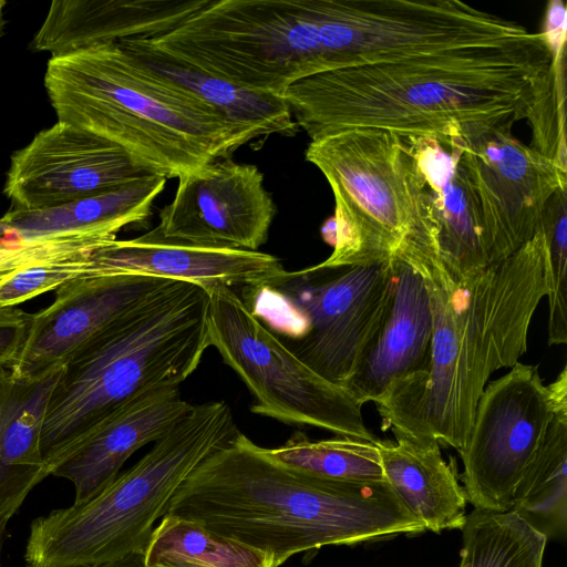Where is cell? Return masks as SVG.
Segmentation results:
<instances>
[{"instance_id":"5bb4252c","label":"cell","mask_w":567,"mask_h":567,"mask_svg":"<svg viewBox=\"0 0 567 567\" xmlns=\"http://www.w3.org/2000/svg\"><path fill=\"white\" fill-rule=\"evenodd\" d=\"M148 174L121 146L56 122L12 154L3 192L13 209L33 212L97 195Z\"/></svg>"},{"instance_id":"6da1fadb","label":"cell","mask_w":567,"mask_h":567,"mask_svg":"<svg viewBox=\"0 0 567 567\" xmlns=\"http://www.w3.org/2000/svg\"><path fill=\"white\" fill-rule=\"evenodd\" d=\"M545 256L540 224L513 255L466 276L445 264L436 237L399 252L395 258L424 282L433 329L425 371L393 384L375 403L383 429L464 447L491 374L513 367L527 350L533 316L546 295Z\"/></svg>"},{"instance_id":"e0dca14e","label":"cell","mask_w":567,"mask_h":567,"mask_svg":"<svg viewBox=\"0 0 567 567\" xmlns=\"http://www.w3.org/2000/svg\"><path fill=\"white\" fill-rule=\"evenodd\" d=\"M93 257L100 276L142 275L189 281L205 289L221 285L236 291L285 270L270 254L194 246L150 233L133 239L106 240L95 248Z\"/></svg>"},{"instance_id":"d6a6232c","label":"cell","mask_w":567,"mask_h":567,"mask_svg":"<svg viewBox=\"0 0 567 567\" xmlns=\"http://www.w3.org/2000/svg\"><path fill=\"white\" fill-rule=\"evenodd\" d=\"M7 2L3 0H0V38L3 34L4 28H6V19H4V8Z\"/></svg>"},{"instance_id":"ac0fdd59","label":"cell","mask_w":567,"mask_h":567,"mask_svg":"<svg viewBox=\"0 0 567 567\" xmlns=\"http://www.w3.org/2000/svg\"><path fill=\"white\" fill-rule=\"evenodd\" d=\"M393 284L384 320L344 389L362 405L377 403L393 384L425 371L433 320L421 276L404 260L392 259Z\"/></svg>"},{"instance_id":"83f0119b","label":"cell","mask_w":567,"mask_h":567,"mask_svg":"<svg viewBox=\"0 0 567 567\" xmlns=\"http://www.w3.org/2000/svg\"><path fill=\"white\" fill-rule=\"evenodd\" d=\"M375 442L344 436L312 441L297 431L282 445L266 451L279 463L313 476L347 482H383L385 478Z\"/></svg>"},{"instance_id":"52a82bcc","label":"cell","mask_w":567,"mask_h":567,"mask_svg":"<svg viewBox=\"0 0 567 567\" xmlns=\"http://www.w3.org/2000/svg\"><path fill=\"white\" fill-rule=\"evenodd\" d=\"M306 161L334 198L331 255L344 267L389 261L408 244L436 234L421 174L403 135L373 127L338 130L311 140Z\"/></svg>"},{"instance_id":"d4e9b609","label":"cell","mask_w":567,"mask_h":567,"mask_svg":"<svg viewBox=\"0 0 567 567\" xmlns=\"http://www.w3.org/2000/svg\"><path fill=\"white\" fill-rule=\"evenodd\" d=\"M461 530L458 567H543L547 538L512 511L474 508Z\"/></svg>"},{"instance_id":"277c9868","label":"cell","mask_w":567,"mask_h":567,"mask_svg":"<svg viewBox=\"0 0 567 567\" xmlns=\"http://www.w3.org/2000/svg\"><path fill=\"white\" fill-rule=\"evenodd\" d=\"M44 86L58 122L121 146L166 179L230 158L259 137L152 74L117 42L51 56Z\"/></svg>"},{"instance_id":"4fadbf2b","label":"cell","mask_w":567,"mask_h":567,"mask_svg":"<svg viewBox=\"0 0 567 567\" xmlns=\"http://www.w3.org/2000/svg\"><path fill=\"white\" fill-rule=\"evenodd\" d=\"M177 179L175 196L161 209L151 235L249 251L266 243L277 208L256 165L217 159Z\"/></svg>"},{"instance_id":"44dd1931","label":"cell","mask_w":567,"mask_h":567,"mask_svg":"<svg viewBox=\"0 0 567 567\" xmlns=\"http://www.w3.org/2000/svg\"><path fill=\"white\" fill-rule=\"evenodd\" d=\"M117 43L152 74L259 137L293 136L299 128L280 95L251 90L209 73L157 48L148 38H128Z\"/></svg>"},{"instance_id":"d6986e66","label":"cell","mask_w":567,"mask_h":567,"mask_svg":"<svg viewBox=\"0 0 567 567\" xmlns=\"http://www.w3.org/2000/svg\"><path fill=\"white\" fill-rule=\"evenodd\" d=\"M210 0H54L31 47L51 56L165 33Z\"/></svg>"},{"instance_id":"30bf717a","label":"cell","mask_w":567,"mask_h":567,"mask_svg":"<svg viewBox=\"0 0 567 567\" xmlns=\"http://www.w3.org/2000/svg\"><path fill=\"white\" fill-rule=\"evenodd\" d=\"M175 281L132 274L75 278L56 288L54 301L33 315L0 308V360L14 378H41Z\"/></svg>"},{"instance_id":"7a4b0ae2","label":"cell","mask_w":567,"mask_h":567,"mask_svg":"<svg viewBox=\"0 0 567 567\" xmlns=\"http://www.w3.org/2000/svg\"><path fill=\"white\" fill-rule=\"evenodd\" d=\"M550 63L543 32L321 72L281 94L313 140L350 127L400 135L473 134L527 117Z\"/></svg>"},{"instance_id":"603a6c76","label":"cell","mask_w":567,"mask_h":567,"mask_svg":"<svg viewBox=\"0 0 567 567\" xmlns=\"http://www.w3.org/2000/svg\"><path fill=\"white\" fill-rule=\"evenodd\" d=\"M166 178L148 174L117 188L70 204L33 212L10 209L1 219L25 239L86 234L116 238L124 227L146 220Z\"/></svg>"},{"instance_id":"cb8c5ba5","label":"cell","mask_w":567,"mask_h":567,"mask_svg":"<svg viewBox=\"0 0 567 567\" xmlns=\"http://www.w3.org/2000/svg\"><path fill=\"white\" fill-rule=\"evenodd\" d=\"M509 511L547 540L567 532V412H555L517 482Z\"/></svg>"},{"instance_id":"f1b7e54d","label":"cell","mask_w":567,"mask_h":567,"mask_svg":"<svg viewBox=\"0 0 567 567\" xmlns=\"http://www.w3.org/2000/svg\"><path fill=\"white\" fill-rule=\"evenodd\" d=\"M545 234V285L549 307L548 342H567V194L559 189L540 221Z\"/></svg>"},{"instance_id":"ba28073f","label":"cell","mask_w":567,"mask_h":567,"mask_svg":"<svg viewBox=\"0 0 567 567\" xmlns=\"http://www.w3.org/2000/svg\"><path fill=\"white\" fill-rule=\"evenodd\" d=\"M392 284L391 259L285 269L235 291L251 315L300 361L343 388L380 330Z\"/></svg>"},{"instance_id":"f546056e","label":"cell","mask_w":567,"mask_h":567,"mask_svg":"<svg viewBox=\"0 0 567 567\" xmlns=\"http://www.w3.org/2000/svg\"><path fill=\"white\" fill-rule=\"evenodd\" d=\"M27 567H146L144 564L143 555L132 554L121 558L111 559L106 561L74 564L63 566H37L28 564Z\"/></svg>"},{"instance_id":"1f68e13d","label":"cell","mask_w":567,"mask_h":567,"mask_svg":"<svg viewBox=\"0 0 567 567\" xmlns=\"http://www.w3.org/2000/svg\"><path fill=\"white\" fill-rule=\"evenodd\" d=\"M154 567H207V566L197 565V564H193V563H163V564L156 565ZM266 567H279V565L274 559Z\"/></svg>"},{"instance_id":"7c38bea8","label":"cell","mask_w":567,"mask_h":567,"mask_svg":"<svg viewBox=\"0 0 567 567\" xmlns=\"http://www.w3.org/2000/svg\"><path fill=\"white\" fill-rule=\"evenodd\" d=\"M502 125L463 136V154L484 224L489 264L503 260L536 234L567 172Z\"/></svg>"},{"instance_id":"ffe728a7","label":"cell","mask_w":567,"mask_h":567,"mask_svg":"<svg viewBox=\"0 0 567 567\" xmlns=\"http://www.w3.org/2000/svg\"><path fill=\"white\" fill-rule=\"evenodd\" d=\"M63 365L32 380L18 379L0 360V524L49 476L40 437Z\"/></svg>"},{"instance_id":"7402d4cb","label":"cell","mask_w":567,"mask_h":567,"mask_svg":"<svg viewBox=\"0 0 567 567\" xmlns=\"http://www.w3.org/2000/svg\"><path fill=\"white\" fill-rule=\"evenodd\" d=\"M394 437L375 442L385 481L425 530L462 529L467 498L455 460L446 462L435 440Z\"/></svg>"},{"instance_id":"9a60e30c","label":"cell","mask_w":567,"mask_h":567,"mask_svg":"<svg viewBox=\"0 0 567 567\" xmlns=\"http://www.w3.org/2000/svg\"><path fill=\"white\" fill-rule=\"evenodd\" d=\"M421 174L445 264L466 276L489 265L480 202L461 133L403 135Z\"/></svg>"},{"instance_id":"836d02e7","label":"cell","mask_w":567,"mask_h":567,"mask_svg":"<svg viewBox=\"0 0 567 567\" xmlns=\"http://www.w3.org/2000/svg\"><path fill=\"white\" fill-rule=\"evenodd\" d=\"M6 527L7 523L0 524V567H1V554H2V547L6 539Z\"/></svg>"},{"instance_id":"5b68a950","label":"cell","mask_w":567,"mask_h":567,"mask_svg":"<svg viewBox=\"0 0 567 567\" xmlns=\"http://www.w3.org/2000/svg\"><path fill=\"white\" fill-rule=\"evenodd\" d=\"M208 292L176 280L83 343L63 364L40 447L49 475L103 417L134 395L178 385L209 348Z\"/></svg>"},{"instance_id":"3957f363","label":"cell","mask_w":567,"mask_h":567,"mask_svg":"<svg viewBox=\"0 0 567 567\" xmlns=\"http://www.w3.org/2000/svg\"><path fill=\"white\" fill-rule=\"evenodd\" d=\"M166 514L274 555L425 532L386 481L313 476L274 460L240 431L179 486Z\"/></svg>"},{"instance_id":"8fae6325","label":"cell","mask_w":567,"mask_h":567,"mask_svg":"<svg viewBox=\"0 0 567 567\" xmlns=\"http://www.w3.org/2000/svg\"><path fill=\"white\" fill-rule=\"evenodd\" d=\"M555 405L537 367L516 362L483 390L462 450L463 483L474 508L509 511L513 493L538 449Z\"/></svg>"},{"instance_id":"2e32d148","label":"cell","mask_w":567,"mask_h":567,"mask_svg":"<svg viewBox=\"0 0 567 567\" xmlns=\"http://www.w3.org/2000/svg\"><path fill=\"white\" fill-rule=\"evenodd\" d=\"M193 405L182 398L178 385L145 390L97 422L51 475L71 481L74 503L83 502L109 485L134 452L159 440Z\"/></svg>"},{"instance_id":"484cf974","label":"cell","mask_w":567,"mask_h":567,"mask_svg":"<svg viewBox=\"0 0 567 567\" xmlns=\"http://www.w3.org/2000/svg\"><path fill=\"white\" fill-rule=\"evenodd\" d=\"M143 558L146 567L163 563H193L207 567H266L275 559L272 554L233 542L172 514H165L154 527Z\"/></svg>"},{"instance_id":"4dcf8cb0","label":"cell","mask_w":567,"mask_h":567,"mask_svg":"<svg viewBox=\"0 0 567 567\" xmlns=\"http://www.w3.org/2000/svg\"><path fill=\"white\" fill-rule=\"evenodd\" d=\"M21 234L9 226L7 223H4L2 219H0V243L2 244H12V243H19L23 240Z\"/></svg>"},{"instance_id":"9c48e42d","label":"cell","mask_w":567,"mask_h":567,"mask_svg":"<svg viewBox=\"0 0 567 567\" xmlns=\"http://www.w3.org/2000/svg\"><path fill=\"white\" fill-rule=\"evenodd\" d=\"M206 290L209 346L250 391L254 414L337 436L378 440L364 423L362 404L300 361L234 289L219 285Z\"/></svg>"},{"instance_id":"4316f807","label":"cell","mask_w":567,"mask_h":567,"mask_svg":"<svg viewBox=\"0 0 567 567\" xmlns=\"http://www.w3.org/2000/svg\"><path fill=\"white\" fill-rule=\"evenodd\" d=\"M540 32L549 43L550 63L535 87L527 115L533 130L532 147L567 172L565 134L566 8L564 2L554 0L547 3Z\"/></svg>"},{"instance_id":"8992f818","label":"cell","mask_w":567,"mask_h":567,"mask_svg":"<svg viewBox=\"0 0 567 567\" xmlns=\"http://www.w3.org/2000/svg\"><path fill=\"white\" fill-rule=\"evenodd\" d=\"M238 432L227 402L194 404L103 489L34 519L24 559L37 566H63L143 555L179 486Z\"/></svg>"}]
</instances>
